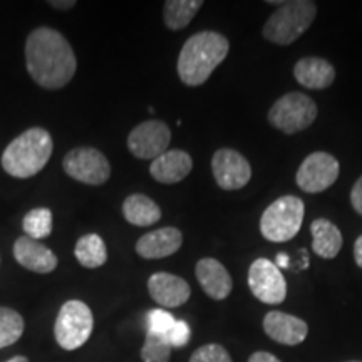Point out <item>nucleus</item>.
<instances>
[{"mask_svg": "<svg viewBox=\"0 0 362 362\" xmlns=\"http://www.w3.org/2000/svg\"><path fill=\"white\" fill-rule=\"evenodd\" d=\"M351 362H357V361H351Z\"/></svg>", "mask_w": 362, "mask_h": 362, "instance_id": "nucleus-36", "label": "nucleus"}, {"mask_svg": "<svg viewBox=\"0 0 362 362\" xmlns=\"http://www.w3.org/2000/svg\"><path fill=\"white\" fill-rule=\"evenodd\" d=\"M293 76L297 83L307 89H327L336 81V69L327 59L322 57H302L293 67Z\"/></svg>", "mask_w": 362, "mask_h": 362, "instance_id": "nucleus-19", "label": "nucleus"}, {"mask_svg": "<svg viewBox=\"0 0 362 362\" xmlns=\"http://www.w3.org/2000/svg\"><path fill=\"white\" fill-rule=\"evenodd\" d=\"M248 362H282V361H280L279 357H275L274 354H270V352L259 351V352H253V354L248 357Z\"/></svg>", "mask_w": 362, "mask_h": 362, "instance_id": "nucleus-31", "label": "nucleus"}, {"mask_svg": "<svg viewBox=\"0 0 362 362\" xmlns=\"http://www.w3.org/2000/svg\"><path fill=\"white\" fill-rule=\"evenodd\" d=\"M62 166L72 180L93 187L104 185L111 176L110 161L96 148L81 146L71 149L64 156Z\"/></svg>", "mask_w": 362, "mask_h": 362, "instance_id": "nucleus-8", "label": "nucleus"}, {"mask_svg": "<svg viewBox=\"0 0 362 362\" xmlns=\"http://www.w3.org/2000/svg\"><path fill=\"white\" fill-rule=\"evenodd\" d=\"M171 351H173V347H171L168 339L148 332L141 347V361L143 362H170Z\"/></svg>", "mask_w": 362, "mask_h": 362, "instance_id": "nucleus-26", "label": "nucleus"}, {"mask_svg": "<svg viewBox=\"0 0 362 362\" xmlns=\"http://www.w3.org/2000/svg\"><path fill=\"white\" fill-rule=\"evenodd\" d=\"M264 330L272 341L284 346H298L305 341L309 325L296 315L272 310L264 317Z\"/></svg>", "mask_w": 362, "mask_h": 362, "instance_id": "nucleus-14", "label": "nucleus"}, {"mask_svg": "<svg viewBox=\"0 0 362 362\" xmlns=\"http://www.w3.org/2000/svg\"><path fill=\"white\" fill-rule=\"evenodd\" d=\"M339 173L341 166L336 156L325 151H315L298 166L296 181L302 192L317 194L332 187L339 178Z\"/></svg>", "mask_w": 362, "mask_h": 362, "instance_id": "nucleus-9", "label": "nucleus"}, {"mask_svg": "<svg viewBox=\"0 0 362 362\" xmlns=\"http://www.w3.org/2000/svg\"><path fill=\"white\" fill-rule=\"evenodd\" d=\"M7 362H29V359H27L25 356H16V357H12V359L7 361Z\"/></svg>", "mask_w": 362, "mask_h": 362, "instance_id": "nucleus-34", "label": "nucleus"}, {"mask_svg": "<svg viewBox=\"0 0 362 362\" xmlns=\"http://www.w3.org/2000/svg\"><path fill=\"white\" fill-rule=\"evenodd\" d=\"M189 337H192V330H189V325L185 320H176L170 332L166 334V339H168L171 347L187 346Z\"/></svg>", "mask_w": 362, "mask_h": 362, "instance_id": "nucleus-29", "label": "nucleus"}, {"mask_svg": "<svg viewBox=\"0 0 362 362\" xmlns=\"http://www.w3.org/2000/svg\"><path fill=\"white\" fill-rule=\"evenodd\" d=\"M193 170V160L183 149H168L149 165V173L158 183L175 185L183 181Z\"/></svg>", "mask_w": 362, "mask_h": 362, "instance_id": "nucleus-18", "label": "nucleus"}, {"mask_svg": "<svg viewBox=\"0 0 362 362\" xmlns=\"http://www.w3.org/2000/svg\"><path fill=\"white\" fill-rule=\"evenodd\" d=\"M197 280L203 292L214 300H225L232 293L233 280L225 265L216 259H202L194 267Z\"/></svg>", "mask_w": 362, "mask_h": 362, "instance_id": "nucleus-17", "label": "nucleus"}, {"mask_svg": "<svg viewBox=\"0 0 362 362\" xmlns=\"http://www.w3.org/2000/svg\"><path fill=\"white\" fill-rule=\"evenodd\" d=\"M175 322V317L163 309H153L148 312V332L156 334V336L166 337Z\"/></svg>", "mask_w": 362, "mask_h": 362, "instance_id": "nucleus-27", "label": "nucleus"}, {"mask_svg": "<svg viewBox=\"0 0 362 362\" xmlns=\"http://www.w3.org/2000/svg\"><path fill=\"white\" fill-rule=\"evenodd\" d=\"M74 255L86 269H99L106 264L107 248L104 240L96 233H88L81 237L76 243Z\"/></svg>", "mask_w": 362, "mask_h": 362, "instance_id": "nucleus-22", "label": "nucleus"}, {"mask_svg": "<svg viewBox=\"0 0 362 362\" xmlns=\"http://www.w3.org/2000/svg\"><path fill=\"white\" fill-rule=\"evenodd\" d=\"M202 7V0H168L163 7L165 25L171 30L185 29Z\"/></svg>", "mask_w": 362, "mask_h": 362, "instance_id": "nucleus-23", "label": "nucleus"}, {"mask_svg": "<svg viewBox=\"0 0 362 362\" xmlns=\"http://www.w3.org/2000/svg\"><path fill=\"white\" fill-rule=\"evenodd\" d=\"M13 257H16L17 264L27 270L35 272V274H51L59 264L57 255L51 248L45 247L39 240L27 237V235L16 240Z\"/></svg>", "mask_w": 362, "mask_h": 362, "instance_id": "nucleus-15", "label": "nucleus"}, {"mask_svg": "<svg viewBox=\"0 0 362 362\" xmlns=\"http://www.w3.org/2000/svg\"><path fill=\"white\" fill-rule=\"evenodd\" d=\"M315 16L317 4L312 0L285 2L265 22L262 35L272 44L291 45L309 30Z\"/></svg>", "mask_w": 362, "mask_h": 362, "instance_id": "nucleus-4", "label": "nucleus"}, {"mask_svg": "<svg viewBox=\"0 0 362 362\" xmlns=\"http://www.w3.org/2000/svg\"><path fill=\"white\" fill-rule=\"evenodd\" d=\"M277 260H279V265H284L285 267V265H287V260L288 259H287V255H282V253H280V255L277 257Z\"/></svg>", "mask_w": 362, "mask_h": 362, "instance_id": "nucleus-35", "label": "nucleus"}, {"mask_svg": "<svg viewBox=\"0 0 362 362\" xmlns=\"http://www.w3.org/2000/svg\"><path fill=\"white\" fill-rule=\"evenodd\" d=\"M94 329L93 312L84 302L67 300L59 310L54 336L62 349L76 351L89 341Z\"/></svg>", "mask_w": 362, "mask_h": 362, "instance_id": "nucleus-7", "label": "nucleus"}, {"mask_svg": "<svg viewBox=\"0 0 362 362\" xmlns=\"http://www.w3.org/2000/svg\"><path fill=\"white\" fill-rule=\"evenodd\" d=\"M25 66L40 88L61 89L74 78L78 61L64 35L51 27H39L25 40Z\"/></svg>", "mask_w": 362, "mask_h": 362, "instance_id": "nucleus-1", "label": "nucleus"}, {"mask_svg": "<svg viewBox=\"0 0 362 362\" xmlns=\"http://www.w3.org/2000/svg\"><path fill=\"white\" fill-rule=\"evenodd\" d=\"M24 319L17 310L0 307V349L16 344L24 334Z\"/></svg>", "mask_w": 362, "mask_h": 362, "instance_id": "nucleus-24", "label": "nucleus"}, {"mask_svg": "<svg viewBox=\"0 0 362 362\" xmlns=\"http://www.w3.org/2000/svg\"><path fill=\"white\" fill-rule=\"evenodd\" d=\"M230 52V42L223 34L203 30L193 34L181 47L178 56V76L189 88L205 84L214 71Z\"/></svg>", "mask_w": 362, "mask_h": 362, "instance_id": "nucleus-2", "label": "nucleus"}, {"mask_svg": "<svg viewBox=\"0 0 362 362\" xmlns=\"http://www.w3.org/2000/svg\"><path fill=\"white\" fill-rule=\"evenodd\" d=\"M49 6L54 7V8H61V11H69L76 6L74 0H67V2H57V0H54V2H49Z\"/></svg>", "mask_w": 362, "mask_h": 362, "instance_id": "nucleus-33", "label": "nucleus"}, {"mask_svg": "<svg viewBox=\"0 0 362 362\" xmlns=\"http://www.w3.org/2000/svg\"><path fill=\"white\" fill-rule=\"evenodd\" d=\"M171 143V129L160 119H149L131 129L128 136V149L139 160H156L168 151Z\"/></svg>", "mask_w": 362, "mask_h": 362, "instance_id": "nucleus-11", "label": "nucleus"}, {"mask_svg": "<svg viewBox=\"0 0 362 362\" xmlns=\"http://www.w3.org/2000/svg\"><path fill=\"white\" fill-rule=\"evenodd\" d=\"M319 115L314 99L304 93H287L279 98L269 110L267 119L284 134L300 133L314 124Z\"/></svg>", "mask_w": 362, "mask_h": 362, "instance_id": "nucleus-6", "label": "nucleus"}, {"mask_svg": "<svg viewBox=\"0 0 362 362\" xmlns=\"http://www.w3.org/2000/svg\"><path fill=\"white\" fill-rule=\"evenodd\" d=\"M211 171H214L216 185L225 192H235L247 187L252 180V166L242 153L232 148H221L211 158Z\"/></svg>", "mask_w": 362, "mask_h": 362, "instance_id": "nucleus-12", "label": "nucleus"}, {"mask_svg": "<svg viewBox=\"0 0 362 362\" xmlns=\"http://www.w3.org/2000/svg\"><path fill=\"white\" fill-rule=\"evenodd\" d=\"M123 215L134 226H151L161 220V208L146 194H129L123 202Z\"/></svg>", "mask_w": 362, "mask_h": 362, "instance_id": "nucleus-21", "label": "nucleus"}, {"mask_svg": "<svg viewBox=\"0 0 362 362\" xmlns=\"http://www.w3.org/2000/svg\"><path fill=\"white\" fill-rule=\"evenodd\" d=\"M351 205L357 214L362 215V176L356 181L351 189Z\"/></svg>", "mask_w": 362, "mask_h": 362, "instance_id": "nucleus-30", "label": "nucleus"}, {"mask_svg": "<svg viewBox=\"0 0 362 362\" xmlns=\"http://www.w3.org/2000/svg\"><path fill=\"white\" fill-rule=\"evenodd\" d=\"M148 292L153 300L166 309H176L188 302L192 288L185 279L168 272H156L148 280Z\"/></svg>", "mask_w": 362, "mask_h": 362, "instance_id": "nucleus-13", "label": "nucleus"}, {"mask_svg": "<svg viewBox=\"0 0 362 362\" xmlns=\"http://www.w3.org/2000/svg\"><path fill=\"white\" fill-rule=\"evenodd\" d=\"M52 136L44 128H30L17 136L2 155V168L13 178H33L52 156Z\"/></svg>", "mask_w": 362, "mask_h": 362, "instance_id": "nucleus-3", "label": "nucleus"}, {"mask_svg": "<svg viewBox=\"0 0 362 362\" xmlns=\"http://www.w3.org/2000/svg\"><path fill=\"white\" fill-rule=\"evenodd\" d=\"M181 245H183V233L175 226H165L143 235L136 242V253L146 260L166 259L178 252Z\"/></svg>", "mask_w": 362, "mask_h": 362, "instance_id": "nucleus-16", "label": "nucleus"}, {"mask_svg": "<svg viewBox=\"0 0 362 362\" xmlns=\"http://www.w3.org/2000/svg\"><path fill=\"white\" fill-rule=\"evenodd\" d=\"M312 233V250L320 259L332 260L336 259L341 252L344 238L341 230L337 228L336 223L327 218H317L310 225Z\"/></svg>", "mask_w": 362, "mask_h": 362, "instance_id": "nucleus-20", "label": "nucleus"}, {"mask_svg": "<svg viewBox=\"0 0 362 362\" xmlns=\"http://www.w3.org/2000/svg\"><path fill=\"white\" fill-rule=\"evenodd\" d=\"M305 216L304 202L293 194H285L275 200L260 218V233L269 242L284 243L300 232Z\"/></svg>", "mask_w": 362, "mask_h": 362, "instance_id": "nucleus-5", "label": "nucleus"}, {"mask_svg": "<svg viewBox=\"0 0 362 362\" xmlns=\"http://www.w3.org/2000/svg\"><path fill=\"white\" fill-rule=\"evenodd\" d=\"M189 362H233L228 351L220 344H206L197 349L189 357Z\"/></svg>", "mask_w": 362, "mask_h": 362, "instance_id": "nucleus-28", "label": "nucleus"}, {"mask_svg": "<svg viewBox=\"0 0 362 362\" xmlns=\"http://www.w3.org/2000/svg\"><path fill=\"white\" fill-rule=\"evenodd\" d=\"M248 287L253 297L269 305L282 304L287 297V282L279 265L269 259H257L248 269Z\"/></svg>", "mask_w": 362, "mask_h": 362, "instance_id": "nucleus-10", "label": "nucleus"}, {"mask_svg": "<svg viewBox=\"0 0 362 362\" xmlns=\"http://www.w3.org/2000/svg\"><path fill=\"white\" fill-rule=\"evenodd\" d=\"M354 260L359 269H362V235L357 237L356 243H354Z\"/></svg>", "mask_w": 362, "mask_h": 362, "instance_id": "nucleus-32", "label": "nucleus"}, {"mask_svg": "<svg viewBox=\"0 0 362 362\" xmlns=\"http://www.w3.org/2000/svg\"><path fill=\"white\" fill-rule=\"evenodd\" d=\"M22 228L27 237L40 240L52 233V211L49 208H34L24 216Z\"/></svg>", "mask_w": 362, "mask_h": 362, "instance_id": "nucleus-25", "label": "nucleus"}]
</instances>
